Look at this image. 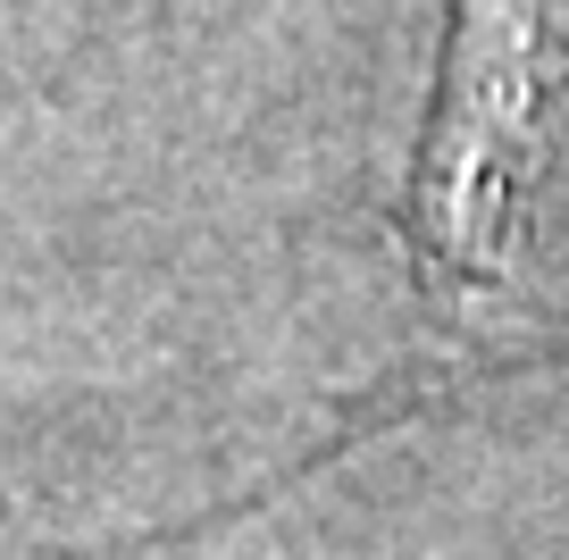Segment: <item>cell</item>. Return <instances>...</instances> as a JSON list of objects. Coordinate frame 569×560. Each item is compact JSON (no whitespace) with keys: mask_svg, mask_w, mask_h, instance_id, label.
Here are the masks:
<instances>
[{"mask_svg":"<svg viewBox=\"0 0 569 560\" xmlns=\"http://www.w3.org/2000/svg\"><path fill=\"white\" fill-rule=\"evenodd\" d=\"M410 284L445 334L545 318L569 243V9L452 0L445 68L402 184Z\"/></svg>","mask_w":569,"mask_h":560,"instance_id":"6da1fadb","label":"cell"}]
</instances>
